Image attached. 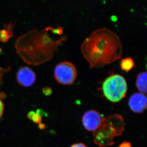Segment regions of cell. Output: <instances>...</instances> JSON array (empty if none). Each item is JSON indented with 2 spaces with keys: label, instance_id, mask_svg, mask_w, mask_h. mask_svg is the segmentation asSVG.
Instances as JSON below:
<instances>
[{
  "label": "cell",
  "instance_id": "cell-2",
  "mask_svg": "<svg viewBox=\"0 0 147 147\" xmlns=\"http://www.w3.org/2000/svg\"><path fill=\"white\" fill-rule=\"evenodd\" d=\"M53 27H45L38 31H29L16 40V53L29 64L38 65L50 60L62 42L67 40L66 36L57 40L52 38L49 32Z\"/></svg>",
  "mask_w": 147,
  "mask_h": 147
},
{
  "label": "cell",
  "instance_id": "cell-16",
  "mask_svg": "<svg viewBox=\"0 0 147 147\" xmlns=\"http://www.w3.org/2000/svg\"><path fill=\"white\" fill-rule=\"evenodd\" d=\"M119 147H132L131 144L129 142H123L119 146Z\"/></svg>",
  "mask_w": 147,
  "mask_h": 147
},
{
  "label": "cell",
  "instance_id": "cell-14",
  "mask_svg": "<svg viewBox=\"0 0 147 147\" xmlns=\"http://www.w3.org/2000/svg\"><path fill=\"white\" fill-rule=\"evenodd\" d=\"M43 92L46 96L50 95L52 93V89L49 87H46L43 89Z\"/></svg>",
  "mask_w": 147,
  "mask_h": 147
},
{
  "label": "cell",
  "instance_id": "cell-12",
  "mask_svg": "<svg viewBox=\"0 0 147 147\" xmlns=\"http://www.w3.org/2000/svg\"><path fill=\"white\" fill-rule=\"evenodd\" d=\"M28 118L32 120L33 121L38 124L41 123L42 118L41 116L34 113L33 111L29 112L28 115Z\"/></svg>",
  "mask_w": 147,
  "mask_h": 147
},
{
  "label": "cell",
  "instance_id": "cell-3",
  "mask_svg": "<svg viewBox=\"0 0 147 147\" xmlns=\"http://www.w3.org/2000/svg\"><path fill=\"white\" fill-rule=\"evenodd\" d=\"M125 125L123 118L118 114L102 118L100 126L93 132L95 144L101 147L114 144V139L121 134Z\"/></svg>",
  "mask_w": 147,
  "mask_h": 147
},
{
  "label": "cell",
  "instance_id": "cell-5",
  "mask_svg": "<svg viewBox=\"0 0 147 147\" xmlns=\"http://www.w3.org/2000/svg\"><path fill=\"white\" fill-rule=\"evenodd\" d=\"M77 76L76 67L72 63L65 61L58 63L54 70V77L61 84L70 85L73 84Z\"/></svg>",
  "mask_w": 147,
  "mask_h": 147
},
{
  "label": "cell",
  "instance_id": "cell-13",
  "mask_svg": "<svg viewBox=\"0 0 147 147\" xmlns=\"http://www.w3.org/2000/svg\"><path fill=\"white\" fill-rule=\"evenodd\" d=\"M10 69V66H9L7 67H2L0 66V86L3 84V76L4 74L9 71Z\"/></svg>",
  "mask_w": 147,
  "mask_h": 147
},
{
  "label": "cell",
  "instance_id": "cell-6",
  "mask_svg": "<svg viewBox=\"0 0 147 147\" xmlns=\"http://www.w3.org/2000/svg\"><path fill=\"white\" fill-rule=\"evenodd\" d=\"M102 118L100 113L94 110L86 112L82 117V123L88 131L94 132L100 126Z\"/></svg>",
  "mask_w": 147,
  "mask_h": 147
},
{
  "label": "cell",
  "instance_id": "cell-8",
  "mask_svg": "<svg viewBox=\"0 0 147 147\" xmlns=\"http://www.w3.org/2000/svg\"><path fill=\"white\" fill-rule=\"evenodd\" d=\"M128 104L130 109L134 113H143L147 108L146 96L141 92L133 94L129 98Z\"/></svg>",
  "mask_w": 147,
  "mask_h": 147
},
{
  "label": "cell",
  "instance_id": "cell-7",
  "mask_svg": "<svg viewBox=\"0 0 147 147\" xmlns=\"http://www.w3.org/2000/svg\"><path fill=\"white\" fill-rule=\"evenodd\" d=\"M17 82L21 86L26 87L31 86L35 82L36 75L34 70L28 66L19 69L16 73Z\"/></svg>",
  "mask_w": 147,
  "mask_h": 147
},
{
  "label": "cell",
  "instance_id": "cell-1",
  "mask_svg": "<svg viewBox=\"0 0 147 147\" xmlns=\"http://www.w3.org/2000/svg\"><path fill=\"white\" fill-rule=\"evenodd\" d=\"M81 50L90 68L100 67L120 59L123 46L116 33L110 29L101 28L84 40Z\"/></svg>",
  "mask_w": 147,
  "mask_h": 147
},
{
  "label": "cell",
  "instance_id": "cell-9",
  "mask_svg": "<svg viewBox=\"0 0 147 147\" xmlns=\"http://www.w3.org/2000/svg\"><path fill=\"white\" fill-rule=\"evenodd\" d=\"M16 22L13 21L7 24H4V28L0 29V41L5 42L13 36V28Z\"/></svg>",
  "mask_w": 147,
  "mask_h": 147
},
{
  "label": "cell",
  "instance_id": "cell-11",
  "mask_svg": "<svg viewBox=\"0 0 147 147\" xmlns=\"http://www.w3.org/2000/svg\"><path fill=\"white\" fill-rule=\"evenodd\" d=\"M121 69L124 71L128 72L134 66V63L131 58L127 57L123 59L121 61Z\"/></svg>",
  "mask_w": 147,
  "mask_h": 147
},
{
  "label": "cell",
  "instance_id": "cell-10",
  "mask_svg": "<svg viewBox=\"0 0 147 147\" xmlns=\"http://www.w3.org/2000/svg\"><path fill=\"white\" fill-rule=\"evenodd\" d=\"M147 76L146 71H143L138 74L136 79V85L137 89L142 93L147 92Z\"/></svg>",
  "mask_w": 147,
  "mask_h": 147
},
{
  "label": "cell",
  "instance_id": "cell-18",
  "mask_svg": "<svg viewBox=\"0 0 147 147\" xmlns=\"http://www.w3.org/2000/svg\"><path fill=\"white\" fill-rule=\"evenodd\" d=\"M38 127L40 129H44L45 127V125L44 124L40 123L38 124Z\"/></svg>",
  "mask_w": 147,
  "mask_h": 147
},
{
  "label": "cell",
  "instance_id": "cell-17",
  "mask_svg": "<svg viewBox=\"0 0 147 147\" xmlns=\"http://www.w3.org/2000/svg\"><path fill=\"white\" fill-rule=\"evenodd\" d=\"M70 147H87L83 143H77L71 145Z\"/></svg>",
  "mask_w": 147,
  "mask_h": 147
},
{
  "label": "cell",
  "instance_id": "cell-15",
  "mask_svg": "<svg viewBox=\"0 0 147 147\" xmlns=\"http://www.w3.org/2000/svg\"><path fill=\"white\" fill-rule=\"evenodd\" d=\"M4 103L3 102L2 100L0 98V118L1 117L3 114L4 110Z\"/></svg>",
  "mask_w": 147,
  "mask_h": 147
},
{
  "label": "cell",
  "instance_id": "cell-4",
  "mask_svg": "<svg viewBox=\"0 0 147 147\" xmlns=\"http://www.w3.org/2000/svg\"><path fill=\"white\" fill-rule=\"evenodd\" d=\"M102 90L104 96L109 101L118 102L126 95L127 90L126 79L118 74H112L102 83Z\"/></svg>",
  "mask_w": 147,
  "mask_h": 147
}]
</instances>
